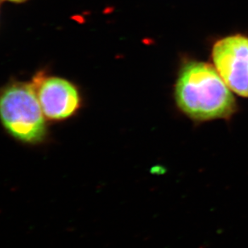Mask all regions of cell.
<instances>
[{"instance_id":"1","label":"cell","mask_w":248,"mask_h":248,"mask_svg":"<svg viewBox=\"0 0 248 248\" xmlns=\"http://www.w3.org/2000/svg\"><path fill=\"white\" fill-rule=\"evenodd\" d=\"M175 91L180 109L194 120L228 119L236 110L229 87L217 69L205 62L186 64L178 76Z\"/></svg>"},{"instance_id":"2","label":"cell","mask_w":248,"mask_h":248,"mask_svg":"<svg viewBox=\"0 0 248 248\" xmlns=\"http://www.w3.org/2000/svg\"><path fill=\"white\" fill-rule=\"evenodd\" d=\"M34 84L16 82L0 92V120L7 132L26 143H38L47 133Z\"/></svg>"},{"instance_id":"3","label":"cell","mask_w":248,"mask_h":248,"mask_svg":"<svg viewBox=\"0 0 248 248\" xmlns=\"http://www.w3.org/2000/svg\"><path fill=\"white\" fill-rule=\"evenodd\" d=\"M212 58L220 76L230 90L248 98V37L227 36L214 46Z\"/></svg>"},{"instance_id":"4","label":"cell","mask_w":248,"mask_h":248,"mask_svg":"<svg viewBox=\"0 0 248 248\" xmlns=\"http://www.w3.org/2000/svg\"><path fill=\"white\" fill-rule=\"evenodd\" d=\"M36 93L44 115L48 120H65L80 108L78 91L66 79L57 77L43 79Z\"/></svg>"},{"instance_id":"5","label":"cell","mask_w":248,"mask_h":248,"mask_svg":"<svg viewBox=\"0 0 248 248\" xmlns=\"http://www.w3.org/2000/svg\"><path fill=\"white\" fill-rule=\"evenodd\" d=\"M7 1H10V2H22L26 1V0H7Z\"/></svg>"}]
</instances>
